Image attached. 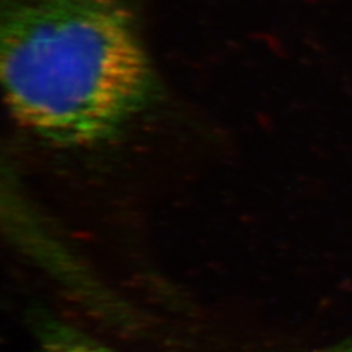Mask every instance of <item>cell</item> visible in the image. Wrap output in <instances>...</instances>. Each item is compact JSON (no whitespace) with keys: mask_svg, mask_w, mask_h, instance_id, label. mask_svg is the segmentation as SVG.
I'll return each instance as SVG.
<instances>
[{"mask_svg":"<svg viewBox=\"0 0 352 352\" xmlns=\"http://www.w3.org/2000/svg\"><path fill=\"white\" fill-rule=\"evenodd\" d=\"M34 343L32 352H119L47 314L34 321Z\"/></svg>","mask_w":352,"mask_h":352,"instance_id":"obj_2","label":"cell"},{"mask_svg":"<svg viewBox=\"0 0 352 352\" xmlns=\"http://www.w3.org/2000/svg\"><path fill=\"white\" fill-rule=\"evenodd\" d=\"M0 76L16 122L63 146L111 139L157 94L124 0H1Z\"/></svg>","mask_w":352,"mask_h":352,"instance_id":"obj_1","label":"cell"},{"mask_svg":"<svg viewBox=\"0 0 352 352\" xmlns=\"http://www.w3.org/2000/svg\"><path fill=\"white\" fill-rule=\"evenodd\" d=\"M314 352H352V338L340 340L338 343L330 344Z\"/></svg>","mask_w":352,"mask_h":352,"instance_id":"obj_3","label":"cell"}]
</instances>
